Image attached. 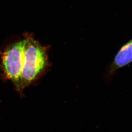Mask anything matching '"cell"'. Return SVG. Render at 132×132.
Listing matches in <instances>:
<instances>
[{
	"label": "cell",
	"mask_w": 132,
	"mask_h": 132,
	"mask_svg": "<svg viewBox=\"0 0 132 132\" xmlns=\"http://www.w3.org/2000/svg\"><path fill=\"white\" fill-rule=\"evenodd\" d=\"M26 42V37L23 40L11 45L1 54V67L4 76L13 83L20 94H23L21 88V76Z\"/></svg>",
	"instance_id": "7a4b0ae2"
},
{
	"label": "cell",
	"mask_w": 132,
	"mask_h": 132,
	"mask_svg": "<svg viewBox=\"0 0 132 132\" xmlns=\"http://www.w3.org/2000/svg\"><path fill=\"white\" fill-rule=\"evenodd\" d=\"M132 62V39L120 48L113 61L109 65L107 75L111 77L119 69L128 65Z\"/></svg>",
	"instance_id": "3957f363"
},
{
	"label": "cell",
	"mask_w": 132,
	"mask_h": 132,
	"mask_svg": "<svg viewBox=\"0 0 132 132\" xmlns=\"http://www.w3.org/2000/svg\"><path fill=\"white\" fill-rule=\"evenodd\" d=\"M27 42L21 76V88L24 89L35 82L45 73L49 67L47 50L29 35Z\"/></svg>",
	"instance_id": "6da1fadb"
}]
</instances>
